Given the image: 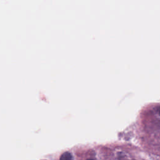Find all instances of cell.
I'll use <instances>...</instances> for the list:
<instances>
[{"label": "cell", "mask_w": 160, "mask_h": 160, "mask_svg": "<svg viewBox=\"0 0 160 160\" xmlns=\"http://www.w3.org/2000/svg\"><path fill=\"white\" fill-rule=\"evenodd\" d=\"M159 113H160V111H159Z\"/></svg>", "instance_id": "cell-3"}, {"label": "cell", "mask_w": 160, "mask_h": 160, "mask_svg": "<svg viewBox=\"0 0 160 160\" xmlns=\"http://www.w3.org/2000/svg\"><path fill=\"white\" fill-rule=\"evenodd\" d=\"M88 160H93V159H88Z\"/></svg>", "instance_id": "cell-2"}, {"label": "cell", "mask_w": 160, "mask_h": 160, "mask_svg": "<svg viewBox=\"0 0 160 160\" xmlns=\"http://www.w3.org/2000/svg\"><path fill=\"white\" fill-rule=\"evenodd\" d=\"M59 160H73V159L70 152H65L61 156Z\"/></svg>", "instance_id": "cell-1"}]
</instances>
